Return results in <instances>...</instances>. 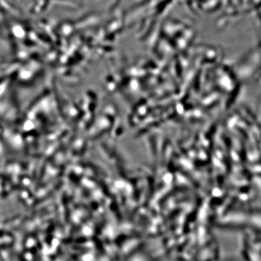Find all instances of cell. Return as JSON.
Wrapping results in <instances>:
<instances>
[{
  "label": "cell",
  "mask_w": 261,
  "mask_h": 261,
  "mask_svg": "<svg viewBox=\"0 0 261 261\" xmlns=\"http://www.w3.org/2000/svg\"><path fill=\"white\" fill-rule=\"evenodd\" d=\"M0 261H4V259L2 257V256L1 255V253H0Z\"/></svg>",
  "instance_id": "7a4b0ae2"
},
{
  "label": "cell",
  "mask_w": 261,
  "mask_h": 261,
  "mask_svg": "<svg viewBox=\"0 0 261 261\" xmlns=\"http://www.w3.org/2000/svg\"><path fill=\"white\" fill-rule=\"evenodd\" d=\"M20 216H21V213H17V214H15V215H12V216H11L10 217H9V218H6V219H4V221H3V224H9V223H10V222H13V221H15V220H16V219H19V218H20Z\"/></svg>",
  "instance_id": "6da1fadb"
}]
</instances>
